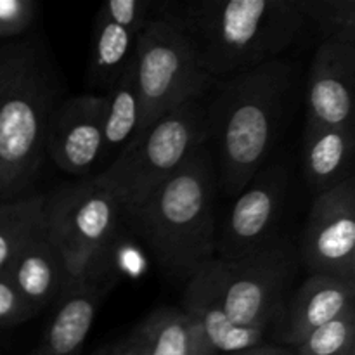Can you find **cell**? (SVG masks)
I'll list each match as a JSON object with an SVG mask.
<instances>
[{"mask_svg": "<svg viewBox=\"0 0 355 355\" xmlns=\"http://www.w3.org/2000/svg\"><path fill=\"white\" fill-rule=\"evenodd\" d=\"M291 85L293 66L284 59L211 85L207 96L208 144L214 146L218 187L225 196H238L266 166Z\"/></svg>", "mask_w": 355, "mask_h": 355, "instance_id": "1", "label": "cell"}, {"mask_svg": "<svg viewBox=\"0 0 355 355\" xmlns=\"http://www.w3.org/2000/svg\"><path fill=\"white\" fill-rule=\"evenodd\" d=\"M214 82L281 59L305 26L302 0H189L166 3Z\"/></svg>", "mask_w": 355, "mask_h": 355, "instance_id": "2", "label": "cell"}, {"mask_svg": "<svg viewBox=\"0 0 355 355\" xmlns=\"http://www.w3.org/2000/svg\"><path fill=\"white\" fill-rule=\"evenodd\" d=\"M217 189V163L207 142L125 217L170 276L189 279L203 263L215 259Z\"/></svg>", "mask_w": 355, "mask_h": 355, "instance_id": "3", "label": "cell"}, {"mask_svg": "<svg viewBox=\"0 0 355 355\" xmlns=\"http://www.w3.org/2000/svg\"><path fill=\"white\" fill-rule=\"evenodd\" d=\"M55 96L54 69L37 38L0 42V201L31 194Z\"/></svg>", "mask_w": 355, "mask_h": 355, "instance_id": "4", "label": "cell"}, {"mask_svg": "<svg viewBox=\"0 0 355 355\" xmlns=\"http://www.w3.org/2000/svg\"><path fill=\"white\" fill-rule=\"evenodd\" d=\"M208 139L207 97L189 101L159 118L116 162L89 179L128 217Z\"/></svg>", "mask_w": 355, "mask_h": 355, "instance_id": "5", "label": "cell"}, {"mask_svg": "<svg viewBox=\"0 0 355 355\" xmlns=\"http://www.w3.org/2000/svg\"><path fill=\"white\" fill-rule=\"evenodd\" d=\"M134 68L141 101L134 142L170 111L207 97L215 83L201 68L193 40L182 24L163 7L151 12L139 33Z\"/></svg>", "mask_w": 355, "mask_h": 355, "instance_id": "6", "label": "cell"}, {"mask_svg": "<svg viewBox=\"0 0 355 355\" xmlns=\"http://www.w3.org/2000/svg\"><path fill=\"white\" fill-rule=\"evenodd\" d=\"M298 267V250L281 236L241 259H211L218 297L229 319L239 328L262 331L283 321Z\"/></svg>", "mask_w": 355, "mask_h": 355, "instance_id": "7", "label": "cell"}, {"mask_svg": "<svg viewBox=\"0 0 355 355\" xmlns=\"http://www.w3.org/2000/svg\"><path fill=\"white\" fill-rule=\"evenodd\" d=\"M121 217L114 198L90 179L62 186L45 196L44 227L73 283L94 277Z\"/></svg>", "mask_w": 355, "mask_h": 355, "instance_id": "8", "label": "cell"}, {"mask_svg": "<svg viewBox=\"0 0 355 355\" xmlns=\"http://www.w3.org/2000/svg\"><path fill=\"white\" fill-rule=\"evenodd\" d=\"M298 259L311 274L355 279L354 175L314 198Z\"/></svg>", "mask_w": 355, "mask_h": 355, "instance_id": "9", "label": "cell"}, {"mask_svg": "<svg viewBox=\"0 0 355 355\" xmlns=\"http://www.w3.org/2000/svg\"><path fill=\"white\" fill-rule=\"evenodd\" d=\"M290 173L281 163L266 165L234 198L217 234L215 253L236 260L257 252L276 238V225L286 201Z\"/></svg>", "mask_w": 355, "mask_h": 355, "instance_id": "10", "label": "cell"}, {"mask_svg": "<svg viewBox=\"0 0 355 355\" xmlns=\"http://www.w3.org/2000/svg\"><path fill=\"white\" fill-rule=\"evenodd\" d=\"M146 0H110L97 10L90 40L87 80L106 92L132 66L139 33L153 12Z\"/></svg>", "mask_w": 355, "mask_h": 355, "instance_id": "11", "label": "cell"}, {"mask_svg": "<svg viewBox=\"0 0 355 355\" xmlns=\"http://www.w3.org/2000/svg\"><path fill=\"white\" fill-rule=\"evenodd\" d=\"M104 97L82 94L54 110L47 137V153L66 173L87 177L99 168L104 146Z\"/></svg>", "mask_w": 355, "mask_h": 355, "instance_id": "12", "label": "cell"}, {"mask_svg": "<svg viewBox=\"0 0 355 355\" xmlns=\"http://www.w3.org/2000/svg\"><path fill=\"white\" fill-rule=\"evenodd\" d=\"M355 44L322 40L307 85V128L355 127Z\"/></svg>", "mask_w": 355, "mask_h": 355, "instance_id": "13", "label": "cell"}, {"mask_svg": "<svg viewBox=\"0 0 355 355\" xmlns=\"http://www.w3.org/2000/svg\"><path fill=\"white\" fill-rule=\"evenodd\" d=\"M3 274L9 277L31 318L47 305L59 302L73 284L61 253L45 231L44 220L38 231L21 246Z\"/></svg>", "mask_w": 355, "mask_h": 355, "instance_id": "14", "label": "cell"}, {"mask_svg": "<svg viewBox=\"0 0 355 355\" xmlns=\"http://www.w3.org/2000/svg\"><path fill=\"white\" fill-rule=\"evenodd\" d=\"M182 311L196 322L205 342L215 355H229L260 345L267 331L239 328L229 319L215 283L210 262L203 263L187 279Z\"/></svg>", "mask_w": 355, "mask_h": 355, "instance_id": "15", "label": "cell"}, {"mask_svg": "<svg viewBox=\"0 0 355 355\" xmlns=\"http://www.w3.org/2000/svg\"><path fill=\"white\" fill-rule=\"evenodd\" d=\"M355 279L311 274L286 304L283 315V340L297 347L314 329L328 324L355 307Z\"/></svg>", "mask_w": 355, "mask_h": 355, "instance_id": "16", "label": "cell"}, {"mask_svg": "<svg viewBox=\"0 0 355 355\" xmlns=\"http://www.w3.org/2000/svg\"><path fill=\"white\" fill-rule=\"evenodd\" d=\"M104 293L106 290L92 277L73 283L59 298L40 345L28 355H78L96 321Z\"/></svg>", "mask_w": 355, "mask_h": 355, "instance_id": "17", "label": "cell"}, {"mask_svg": "<svg viewBox=\"0 0 355 355\" xmlns=\"http://www.w3.org/2000/svg\"><path fill=\"white\" fill-rule=\"evenodd\" d=\"M354 151L355 127H305L302 165L315 196L352 175Z\"/></svg>", "mask_w": 355, "mask_h": 355, "instance_id": "18", "label": "cell"}, {"mask_svg": "<svg viewBox=\"0 0 355 355\" xmlns=\"http://www.w3.org/2000/svg\"><path fill=\"white\" fill-rule=\"evenodd\" d=\"M141 355H215L196 322L182 309L162 307L128 335Z\"/></svg>", "mask_w": 355, "mask_h": 355, "instance_id": "19", "label": "cell"}, {"mask_svg": "<svg viewBox=\"0 0 355 355\" xmlns=\"http://www.w3.org/2000/svg\"><path fill=\"white\" fill-rule=\"evenodd\" d=\"M104 146L99 162V172L116 162L134 142L141 120L137 78L132 62L130 68L104 94Z\"/></svg>", "mask_w": 355, "mask_h": 355, "instance_id": "20", "label": "cell"}, {"mask_svg": "<svg viewBox=\"0 0 355 355\" xmlns=\"http://www.w3.org/2000/svg\"><path fill=\"white\" fill-rule=\"evenodd\" d=\"M47 194L31 193L10 201H0V276L21 246L38 231L44 220Z\"/></svg>", "mask_w": 355, "mask_h": 355, "instance_id": "21", "label": "cell"}, {"mask_svg": "<svg viewBox=\"0 0 355 355\" xmlns=\"http://www.w3.org/2000/svg\"><path fill=\"white\" fill-rule=\"evenodd\" d=\"M295 352L297 355H354L355 307L314 329L295 347Z\"/></svg>", "mask_w": 355, "mask_h": 355, "instance_id": "22", "label": "cell"}, {"mask_svg": "<svg viewBox=\"0 0 355 355\" xmlns=\"http://www.w3.org/2000/svg\"><path fill=\"white\" fill-rule=\"evenodd\" d=\"M305 19L314 21L324 40L355 44V0H302Z\"/></svg>", "mask_w": 355, "mask_h": 355, "instance_id": "23", "label": "cell"}, {"mask_svg": "<svg viewBox=\"0 0 355 355\" xmlns=\"http://www.w3.org/2000/svg\"><path fill=\"white\" fill-rule=\"evenodd\" d=\"M33 0H0V42L23 38L37 21Z\"/></svg>", "mask_w": 355, "mask_h": 355, "instance_id": "24", "label": "cell"}, {"mask_svg": "<svg viewBox=\"0 0 355 355\" xmlns=\"http://www.w3.org/2000/svg\"><path fill=\"white\" fill-rule=\"evenodd\" d=\"M31 319L26 305L6 274L0 276V329L21 324Z\"/></svg>", "mask_w": 355, "mask_h": 355, "instance_id": "25", "label": "cell"}, {"mask_svg": "<svg viewBox=\"0 0 355 355\" xmlns=\"http://www.w3.org/2000/svg\"><path fill=\"white\" fill-rule=\"evenodd\" d=\"M229 355H297L295 350L290 349H279V347H270V345H255L252 349L241 350V352H234Z\"/></svg>", "mask_w": 355, "mask_h": 355, "instance_id": "26", "label": "cell"}, {"mask_svg": "<svg viewBox=\"0 0 355 355\" xmlns=\"http://www.w3.org/2000/svg\"><path fill=\"white\" fill-rule=\"evenodd\" d=\"M96 355H107V352H106V347H104V349H101L99 352H97Z\"/></svg>", "mask_w": 355, "mask_h": 355, "instance_id": "27", "label": "cell"}, {"mask_svg": "<svg viewBox=\"0 0 355 355\" xmlns=\"http://www.w3.org/2000/svg\"><path fill=\"white\" fill-rule=\"evenodd\" d=\"M354 355H355V354H354Z\"/></svg>", "mask_w": 355, "mask_h": 355, "instance_id": "28", "label": "cell"}]
</instances>
